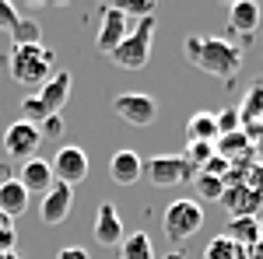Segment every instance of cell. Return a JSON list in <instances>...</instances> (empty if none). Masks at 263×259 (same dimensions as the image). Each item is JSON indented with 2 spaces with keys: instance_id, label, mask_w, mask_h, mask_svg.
Here are the masks:
<instances>
[{
  "instance_id": "cell-1",
  "label": "cell",
  "mask_w": 263,
  "mask_h": 259,
  "mask_svg": "<svg viewBox=\"0 0 263 259\" xmlns=\"http://www.w3.org/2000/svg\"><path fill=\"white\" fill-rule=\"evenodd\" d=\"M182 53L197 70H203V74H211L218 81H235L246 60L242 49L235 42L221 39V35H190L182 42Z\"/></svg>"
},
{
  "instance_id": "cell-2",
  "label": "cell",
  "mask_w": 263,
  "mask_h": 259,
  "mask_svg": "<svg viewBox=\"0 0 263 259\" xmlns=\"http://www.w3.org/2000/svg\"><path fill=\"white\" fill-rule=\"evenodd\" d=\"M7 74L18 84H28V88L39 91L42 84L57 74V56L46 46H11V53H7Z\"/></svg>"
},
{
  "instance_id": "cell-3",
  "label": "cell",
  "mask_w": 263,
  "mask_h": 259,
  "mask_svg": "<svg viewBox=\"0 0 263 259\" xmlns=\"http://www.w3.org/2000/svg\"><path fill=\"white\" fill-rule=\"evenodd\" d=\"M151 42H155V18H141L130 25L126 39L109 53V60L120 70H141L151 60Z\"/></svg>"
},
{
  "instance_id": "cell-4",
  "label": "cell",
  "mask_w": 263,
  "mask_h": 259,
  "mask_svg": "<svg viewBox=\"0 0 263 259\" xmlns=\"http://www.w3.org/2000/svg\"><path fill=\"white\" fill-rule=\"evenodd\" d=\"M203 228V207L197 200H172L162 214V231L172 245L190 242Z\"/></svg>"
},
{
  "instance_id": "cell-5",
  "label": "cell",
  "mask_w": 263,
  "mask_h": 259,
  "mask_svg": "<svg viewBox=\"0 0 263 259\" xmlns=\"http://www.w3.org/2000/svg\"><path fill=\"white\" fill-rule=\"evenodd\" d=\"M144 179L155 189H168V186L193 182L197 168H190L182 154H151V158H144Z\"/></svg>"
},
{
  "instance_id": "cell-6",
  "label": "cell",
  "mask_w": 263,
  "mask_h": 259,
  "mask_svg": "<svg viewBox=\"0 0 263 259\" xmlns=\"http://www.w3.org/2000/svg\"><path fill=\"white\" fill-rule=\"evenodd\" d=\"M49 168H53V182H60V186H78V182L88 179V172H91V161H88V151L84 147H74V144H67L60 147L53 161H49Z\"/></svg>"
},
{
  "instance_id": "cell-7",
  "label": "cell",
  "mask_w": 263,
  "mask_h": 259,
  "mask_svg": "<svg viewBox=\"0 0 263 259\" xmlns=\"http://www.w3.org/2000/svg\"><path fill=\"white\" fill-rule=\"evenodd\" d=\"M112 112L120 116L126 126H151L158 119V102L144 91H126L112 98Z\"/></svg>"
},
{
  "instance_id": "cell-8",
  "label": "cell",
  "mask_w": 263,
  "mask_h": 259,
  "mask_svg": "<svg viewBox=\"0 0 263 259\" xmlns=\"http://www.w3.org/2000/svg\"><path fill=\"white\" fill-rule=\"evenodd\" d=\"M130 25L134 21L123 14L116 4H109V7H102L99 14V32H95V49H99L102 56H109L123 39H126V32H130Z\"/></svg>"
},
{
  "instance_id": "cell-9",
  "label": "cell",
  "mask_w": 263,
  "mask_h": 259,
  "mask_svg": "<svg viewBox=\"0 0 263 259\" xmlns=\"http://www.w3.org/2000/svg\"><path fill=\"white\" fill-rule=\"evenodd\" d=\"M4 151H7V158H18V161H28V158H35V151H39V144H42V133H39V126H32V123H11L7 130H4Z\"/></svg>"
},
{
  "instance_id": "cell-10",
  "label": "cell",
  "mask_w": 263,
  "mask_h": 259,
  "mask_svg": "<svg viewBox=\"0 0 263 259\" xmlns=\"http://www.w3.org/2000/svg\"><path fill=\"white\" fill-rule=\"evenodd\" d=\"M221 203H224V210H228L232 217H260L263 193L256 186H249V182H242V186H224Z\"/></svg>"
},
{
  "instance_id": "cell-11",
  "label": "cell",
  "mask_w": 263,
  "mask_h": 259,
  "mask_svg": "<svg viewBox=\"0 0 263 259\" xmlns=\"http://www.w3.org/2000/svg\"><path fill=\"white\" fill-rule=\"evenodd\" d=\"M70 207H74V189L53 182V189H49V193L42 196V203H39V221L46 224V228H57V224L67 221Z\"/></svg>"
},
{
  "instance_id": "cell-12",
  "label": "cell",
  "mask_w": 263,
  "mask_h": 259,
  "mask_svg": "<svg viewBox=\"0 0 263 259\" xmlns=\"http://www.w3.org/2000/svg\"><path fill=\"white\" fill-rule=\"evenodd\" d=\"M18 182L25 186L28 196H46L53 189V168L46 158H28L25 165L18 168Z\"/></svg>"
},
{
  "instance_id": "cell-13",
  "label": "cell",
  "mask_w": 263,
  "mask_h": 259,
  "mask_svg": "<svg viewBox=\"0 0 263 259\" xmlns=\"http://www.w3.org/2000/svg\"><path fill=\"white\" fill-rule=\"evenodd\" d=\"M141 175H144V158L137 151L123 147L109 158V179L116 186H134V182H141Z\"/></svg>"
},
{
  "instance_id": "cell-14",
  "label": "cell",
  "mask_w": 263,
  "mask_h": 259,
  "mask_svg": "<svg viewBox=\"0 0 263 259\" xmlns=\"http://www.w3.org/2000/svg\"><path fill=\"white\" fill-rule=\"evenodd\" d=\"M95 242L105 245V249H112V245L123 242V217L109 200L99 203V210H95Z\"/></svg>"
},
{
  "instance_id": "cell-15",
  "label": "cell",
  "mask_w": 263,
  "mask_h": 259,
  "mask_svg": "<svg viewBox=\"0 0 263 259\" xmlns=\"http://www.w3.org/2000/svg\"><path fill=\"white\" fill-rule=\"evenodd\" d=\"M70 84H74V77H70L67 70H57V74H53V77H49L39 91H35L49 116H60V109L67 105V98H70Z\"/></svg>"
},
{
  "instance_id": "cell-16",
  "label": "cell",
  "mask_w": 263,
  "mask_h": 259,
  "mask_svg": "<svg viewBox=\"0 0 263 259\" xmlns=\"http://www.w3.org/2000/svg\"><path fill=\"white\" fill-rule=\"evenodd\" d=\"M228 28L235 35H256V28H260V4L256 0L228 4Z\"/></svg>"
},
{
  "instance_id": "cell-17",
  "label": "cell",
  "mask_w": 263,
  "mask_h": 259,
  "mask_svg": "<svg viewBox=\"0 0 263 259\" xmlns=\"http://www.w3.org/2000/svg\"><path fill=\"white\" fill-rule=\"evenodd\" d=\"M28 210V193H25V186L18 179H0V214H7V217L14 221L21 217Z\"/></svg>"
},
{
  "instance_id": "cell-18",
  "label": "cell",
  "mask_w": 263,
  "mask_h": 259,
  "mask_svg": "<svg viewBox=\"0 0 263 259\" xmlns=\"http://www.w3.org/2000/svg\"><path fill=\"white\" fill-rule=\"evenodd\" d=\"M228 242H235V245H242V249H249L253 242L263 235V221L260 217H232L228 224H224L221 231Z\"/></svg>"
},
{
  "instance_id": "cell-19",
  "label": "cell",
  "mask_w": 263,
  "mask_h": 259,
  "mask_svg": "<svg viewBox=\"0 0 263 259\" xmlns=\"http://www.w3.org/2000/svg\"><path fill=\"white\" fill-rule=\"evenodd\" d=\"M214 154H218V158H224L228 165H246V161H249V154H253V147H249L246 133L239 130V133L218 137V144H214Z\"/></svg>"
},
{
  "instance_id": "cell-20",
  "label": "cell",
  "mask_w": 263,
  "mask_h": 259,
  "mask_svg": "<svg viewBox=\"0 0 263 259\" xmlns=\"http://www.w3.org/2000/svg\"><path fill=\"white\" fill-rule=\"evenodd\" d=\"M186 144H218L214 112H193L186 119Z\"/></svg>"
},
{
  "instance_id": "cell-21",
  "label": "cell",
  "mask_w": 263,
  "mask_h": 259,
  "mask_svg": "<svg viewBox=\"0 0 263 259\" xmlns=\"http://www.w3.org/2000/svg\"><path fill=\"white\" fill-rule=\"evenodd\" d=\"M120 259H155V245L144 231H134V235H123L120 242Z\"/></svg>"
},
{
  "instance_id": "cell-22",
  "label": "cell",
  "mask_w": 263,
  "mask_h": 259,
  "mask_svg": "<svg viewBox=\"0 0 263 259\" xmlns=\"http://www.w3.org/2000/svg\"><path fill=\"white\" fill-rule=\"evenodd\" d=\"M11 46H42V25L28 14H21L18 25L11 28Z\"/></svg>"
},
{
  "instance_id": "cell-23",
  "label": "cell",
  "mask_w": 263,
  "mask_h": 259,
  "mask_svg": "<svg viewBox=\"0 0 263 259\" xmlns=\"http://www.w3.org/2000/svg\"><path fill=\"white\" fill-rule=\"evenodd\" d=\"M200 259H246V249L228 242L224 235H214V238L203 245V256Z\"/></svg>"
},
{
  "instance_id": "cell-24",
  "label": "cell",
  "mask_w": 263,
  "mask_h": 259,
  "mask_svg": "<svg viewBox=\"0 0 263 259\" xmlns=\"http://www.w3.org/2000/svg\"><path fill=\"white\" fill-rule=\"evenodd\" d=\"M193 189H197V200L200 203H221V196H224V182L214 179V175H203V172H197Z\"/></svg>"
},
{
  "instance_id": "cell-25",
  "label": "cell",
  "mask_w": 263,
  "mask_h": 259,
  "mask_svg": "<svg viewBox=\"0 0 263 259\" xmlns=\"http://www.w3.org/2000/svg\"><path fill=\"white\" fill-rule=\"evenodd\" d=\"M21 119L32 123V126H42V123L49 119V112H46V105L39 102L35 91H32V95H25V102H21Z\"/></svg>"
},
{
  "instance_id": "cell-26",
  "label": "cell",
  "mask_w": 263,
  "mask_h": 259,
  "mask_svg": "<svg viewBox=\"0 0 263 259\" xmlns=\"http://www.w3.org/2000/svg\"><path fill=\"white\" fill-rule=\"evenodd\" d=\"M211 154H214V144H186V151H182L186 165H190V168H197V172L207 165V158H211Z\"/></svg>"
},
{
  "instance_id": "cell-27",
  "label": "cell",
  "mask_w": 263,
  "mask_h": 259,
  "mask_svg": "<svg viewBox=\"0 0 263 259\" xmlns=\"http://www.w3.org/2000/svg\"><path fill=\"white\" fill-rule=\"evenodd\" d=\"M214 123H218V137H228V133H239V130H242L239 109H221V112H214Z\"/></svg>"
},
{
  "instance_id": "cell-28",
  "label": "cell",
  "mask_w": 263,
  "mask_h": 259,
  "mask_svg": "<svg viewBox=\"0 0 263 259\" xmlns=\"http://www.w3.org/2000/svg\"><path fill=\"white\" fill-rule=\"evenodd\" d=\"M116 7H120V11H123L130 21L155 18V11H158V7H155V0H134V4H116Z\"/></svg>"
},
{
  "instance_id": "cell-29",
  "label": "cell",
  "mask_w": 263,
  "mask_h": 259,
  "mask_svg": "<svg viewBox=\"0 0 263 259\" xmlns=\"http://www.w3.org/2000/svg\"><path fill=\"white\" fill-rule=\"evenodd\" d=\"M18 18H21V11L11 4V0H0V32H7L11 35V28L18 25Z\"/></svg>"
},
{
  "instance_id": "cell-30",
  "label": "cell",
  "mask_w": 263,
  "mask_h": 259,
  "mask_svg": "<svg viewBox=\"0 0 263 259\" xmlns=\"http://www.w3.org/2000/svg\"><path fill=\"white\" fill-rule=\"evenodd\" d=\"M228 168H232V165H228L224 158H218V154H211V158H207V165H203L200 172H203V175H214V179H221V182H224V175H228Z\"/></svg>"
},
{
  "instance_id": "cell-31",
  "label": "cell",
  "mask_w": 263,
  "mask_h": 259,
  "mask_svg": "<svg viewBox=\"0 0 263 259\" xmlns=\"http://www.w3.org/2000/svg\"><path fill=\"white\" fill-rule=\"evenodd\" d=\"M39 133H42V140L46 137H60L63 133V116H49V119L39 126Z\"/></svg>"
},
{
  "instance_id": "cell-32",
  "label": "cell",
  "mask_w": 263,
  "mask_h": 259,
  "mask_svg": "<svg viewBox=\"0 0 263 259\" xmlns=\"http://www.w3.org/2000/svg\"><path fill=\"white\" fill-rule=\"evenodd\" d=\"M18 245V231L14 228H0V252H14Z\"/></svg>"
},
{
  "instance_id": "cell-33",
  "label": "cell",
  "mask_w": 263,
  "mask_h": 259,
  "mask_svg": "<svg viewBox=\"0 0 263 259\" xmlns=\"http://www.w3.org/2000/svg\"><path fill=\"white\" fill-rule=\"evenodd\" d=\"M57 259H91V256L84 252V245H67V249L57 252Z\"/></svg>"
},
{
  "instance_id": "cell-34",
  "label": "cell",
  "mask_w": 263,
  "mask_h": 259,
  "mask_svg": "<svg viewBox=\"0 0 263 259\" xmlns=\"http://www.w3.org/2000/svg\"><path fill=\"white\" fill-rule=\"evenodd\" d=\"M249 186H256V189L263 193V161H260V165H253V168H249Z\"/></svg>"
},
{
  "instance_id": "cell-35",
  "label": "cell",
  "mask_w": 263,
  "mask_h": 259,
  "mask_svg": "<svg viewBox=\"0 0 263 259\" xmlns=\"http://www.w3.org/2000/svg\"><path fill=\"white\" fill-rule=\"evenodd\" d=\"M246 259H263V235H260L256 242H253L249 249H246Z\"/></svg>"
},
{
  "instance_id": "cell-36",
  "label": "cell",
  "mask_w": 263,
  "mask_h": 259,
  "mask_svg": "<svg viewBox=\"0 0 263 259\" xmlns=\"http://www.w3.org/2000/svg\"><path fill=\"white\" fill-rule=\"evenodd\" d=\"M0 228H14V221L7 217V214H0Z\"/></svg>"
},
{
  "instance_id": "cell-37",
  "label": "cell",
  "mask_w": 263,
  "mask_h": 259,
  "mask_svg": "<svg viewBox=\"0 0 263 259\" xmlns=\"http://www.w3.org/2000/svg\"><path fill=\"white\" fill-rule=\"evenodd\" d=\"M0 259H21L18 252H0Z\"/></svg>"
},
{
  "instance_id": "cell-38",
  "label": "cell",
  "mask_w": 263,
  "mask_h": 259,
  "mask_svg": "<svg viewBox=\"0 0 263 259\" xmlns=\"http://www.w3.org/2000/svg\"><path fill=\"white\" fill-rule=\"evenodd\" d=\"M168 259H182V256H179V252H172V256H168Z\"/></svg>"
}]
</instances>
